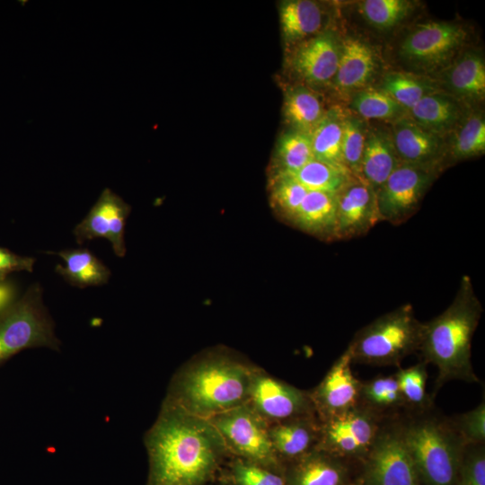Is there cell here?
<instances>
[{
	"mask_svg": "<svg viewBox=\"0 0 485 485\" xmlns=\"http://www.w3.org/2000/svg\"><path fill=\"white\" fill-rule=\"evenodd\" d=\"M147 485H201L225 444L208 419L167 401L146 436Z\"/></svg>",
	"mask_w": 485,
	"mask_h": 485,
	"instance_id": "obj_1",
	"label": "cell"
},
{
	"mask_svg": "<svg viewBox=\"0 0 485 485\" xmlns=\"http://www.w3.org/2000/svg\"><path fill=\"white\" fill-rule=\"evenodd\" d=\"M482 313L471 278L464 275L450 305L423 325L419 351L437 368L435 393L451 380L479 382L472 364V340Z\"/></svg>",
	"mask_w": 485,
	"mask_h": 485,
	"instance_id": "obj_2",
	"label": "cell"
},
{
	"mask_svg": "<svg viewBox=\"0 0 485 485\" xmlns=\"http://www.w3.org/2000/svg\"><path fill=\"white\" fill-rule=\"evenodd\" d=\"M252 376L247 367L237 362L204 360L177 378L168 401L208 419L242 405L249 398Z\"/></svg>",
	"mask_w": 485,
	"mask_h": 485,
	"instance_id": "obj_3",
	"label": "cell"
},
{
	"mask_svg": "<svg viewBox=\"0 0 485 485\" xmlns=\"http://www.w3.org/2000/svg\"><path fill=\"white\" fill-rule=\"evenodd\" d=\"M423 322L406 304L360 329L348 346L352 362L396 366L419 349Z\"/></svg>",
	"mask_w": 485,
	"mask_h": 485,
	"instance_id": "obj_4",
	"label": "cell"
},
{
	"mask_svg": "<svg viewBox=\"0 0 485 485\" xmlns=\"http://www.w3.org/2000/svg\"><path fill=\"white\" fill-rule=\"evenodd\" d=\"M399 429L419 478L427 485L455 483L464 445L449 423L426 419Z\"/></svg>",
	"mask_w": 485,
	"mask_h": 485,
	"instance_id": "obj_5",
	"label": "cell"
},
{
	"mask_svg": "<svg viewBox=\"0 0 485 485\" xmlns=\"http://www.w3.org/2000/svg\"><path fill=\"white\" fill-rule=\"evenodd\" d=\"M59 345L39 283L31 285L21 298L0 312V365L23 349L47 347L58 350Z\"/></svg>",
	"mask_w": 485,
	"mask_h": 485,
	"instance_id": "obj_6",
	"label": "cell"
},
{
	"mask_svg": "<svg viewBox=\"0 0 485 485\" xmlns=\"http://www.w3.org/2000/svg\"><path fill=\"white\" fill-rule=\"evenodd\" d=\"M440 170L400 163L376 192L380 221L406 222L416 211Z\"/></svg>",
	"mask_w": 485,
	"mask_h": 485,
	"instance_id": "obj_7",
	"label": "cell"
},
{
	"mask_svg": "<svg viewBox=\"0 0 485 485\" xmlns=\"http://www.w3.org/2000/svg\"><path fill=\"white\" fill-rule=\"evenodd\" d=\"M459 24L428 22L416 26L402 40L399 52L410 65L433 70L448 64L466 40Z\"/></svg>",
	"mask_w": 485,
	"mask_h": 485,
	"instance_id": "obj_8",
	"label": "cell"
},
{
	"mask_svg": "<svg viewBox=\"0 0 485 485\" xmlns=\"http://www.w3.org/2000/svg\"><path fill=\"white\" fill-rule=\"evenodd\" d=\"M324 420L319 449L336 457L367 455L380 431L376 413L361 404Z\"/></svg>",
	"mask_w": 485,
	"mask_h": 485,
	"instance_id": "obj_9",
	"label": "cell"
},
{
	"mask_svg": "<svg viewBox=\"0 0 485 485\" xmlns=\"http://www.w3.org/2000/svg\"><path fill=\"white\" fill-rule=\"evenodd\" d=\"M208 419L225 444L238 454L256 462L273 461L275 451L269 429L255 410L240 405Z\"/></svg>",
	"mask_w": 485,
	"mask_h": 485,
	"instance_id": "obj_10",
	"label": "cell"
},
{
	"mask_svg": "<svg viewBox=\"0 0 485 485\" xmlns=\"http://www.w3.org/2000/svg\"><path fill=\"white\" fill-rule=\"evenodd\" d=\"M367 457L368 485H419L399 428L380 430Z\"/></svg>",
	"mask_w": 485,
	"mask_h": 485,
	"instance_id": "obj_11",
	"label": "cell"
},
{
	"mask_svg": "<svg viewBox=\"0 0 485 485\" xmlns=\"http://www.w3.org/2000/svg\"><path fill=\"white\" fill-rule=\"evenodd\" d=\"M337 240L366 234L379 221L376 192L352 176L336 194Z\"/></svg>",
	"mask_w": 485,
	"mask_h": 485,
	"instance_id": "obj_12",
	"label": "cell"
},
{
	"mask_svg": "<svg viewBox=\"0 0 485 485\" xmlns=\"http://www.w3.org/2000/svg\"><path fill=\"white\" fill-rule=\"evenodd\" d=\"M130 207L119 195L106 188L86 216L73 233L79 244L95 238H107L118 257L126 254L124 230Z\"/></svg>",
	"mask_w": 485,
	"mask_h": 485,
	"instance_id": "obj_13",
	"label": "cell"
},
{
	"mask_svg": "<svg viewBox=\"0 0 485 485\" xmlns=\"http://www.w3.org/2000/svg\"><path fill=\"white\" fill-rule=\"evenodd\" d=\"M391 135L401 163L442 170L448 163L443 137L422 128L411 118L394 121Z\"/></svg>",
	"mask_w": 485,
	"mask_h": 485,
	"instance_id": "obj_14",
	"label": "cell"
},
{
	"mask_svg": "<svg viewBox=\"0 0 485 485\" xmlns=\"http://www.w3.org/2000/svg\"><path fill=\"white\" fill-rule=\"evenodd\" d=\"M340 57V45L331 31L297 44L289 57L292 71L311 85L322 86L333 81Z\"/></svg>",
	"mask_w": 485,
	"mask_h": 485,
	"instance_id": "obj_15",
	"label": "cell"
},
{
	"mask_svg": "<svg viewBox=\"0 0 485 485\" xmlns=\"http://www.w3.org/2000/svg\"><path fill=\"white\" fill-rule=\"evenodd\" d=\"M348 348L317 386L313 401L324 419L341 414L359 404L361 384L351 371Z\"/></svg>",
	"mask_w": 485,
	"mask_h": 485,
	"instance_id": "obj_16",
	"label": "cell"
},
{
	"mask_svg": "<svg viewBox=\"0 0 485 485\" xmlns=\"http://www.w3.org/2000/svg\"><path fill=\"white\" fill-rule=\"evenodd\" d=\"M249 398L262 417L285 421L303 417L310 401L300 390L265 375H253Z\"/></svg>",
	"mask_w": 485,
	"mask_h": 485,
	"instance_id": "obj_17",
	"label": "cell"
},
{
	"mask_svg": "<svg viewBox=\"0 0 485 485\" xmlns=\"http://www.w3.org/2000/svg\"><path fill=\"white\" fill-rule=\"evenodd\" d=\"M391 133L373 129L366 133L358 178L375 192L400 164Z\"/></svg>",
	"mask_w": 485,
	"mask_h": 485,
	"instance_id": "obj_18",
	"label": "cell"
},
{
	"mask_svg": "<svg viewBox=\"0 0 485 485\" xmlns=\"http://www.w3.org/2000/svg\"><path fill=\"white\" fill-rule=\"evenodd\" d=\"M292 226L324 242L337 241L336 194L308 190Z\"/></svg>",
	"mask_w": 485,
	"mask_h": 485,
	"instance_id": "obj_19",
	"label": "cell"
},
{
	"mask_svg": "<svg viewBox=\"0 0 485 485\" xmlns=\"http://www.w3.org/2000/svg\"><path fill=\"white\" fill-rule=\"evenodd\" d=\"M410 113L417 124L440 136L453 131L464 118V109L458 99L437 92L425 95Z\"/></svg>",
	"mask_w": 485,
	"mask_h": 485,
	"instance_id": "obj_20",
	"label": "cell"
},
{
	"mask_svg": "<svg viewBox=\"0 0 485 485\" xmlns=\"http://www.w3.org/2000/svg\"><path fill=\"white\" fill-rule=\"evenodd\" d=\"M375 67V57L369 46L348 38L340 45V62L332 82L344 93L359 89L371 79Z\"/></svg>",
	"mask_w": 485,
	"mask_h": 485,
	"instance_id": "obj_21",
	"label": "cell"
},
{
	"mask_svg": "<svg viewBox=\"0 0 485 485\" xmlns=\"http://www.w3.org/2000/svg\"><path fill=\"white\" fill-rule=\"evenodd\" d=\"M278 14L281 34L287 44H299L320 33L322 26V10L314 1H283Z\"/></svg>",
	"mask_w": 485,
	"mask_h": 485,
	"instance_id": "obj_22",
	"label": "cell"
},
{
	"mask_svg": "<svg viewBox=\"0 0 485 485\" xmlns=\"http://www.w3.org/2000/svg\"><path fill=\"white\" fill-rule=\"evenodd\" d=\"M445 82L456 99L477 101L485 93V63L481 53L467 51L450 65Z\"/></svg>",
	"mask_w": 485,
	"mask_h": 485,
	"instance_id": "obj_23",
	"label": "cell"
},
{
	"mask_svg": "<svg viewBox=\"0 0 485 485\" xmlns=\"http://www.w3.org/2000/svg\"><path fill=\"white\" fill-rule=\"evenodd\" d=\"M47 253L56 254L64 260L66 267L57 265L56 272L72 286L81 288L101 286L110 278V269L86 248Z\"/></svg>",
	"mask_w": 485,
	"mask_h": 485,
	"instance_id": "obj_24",
	"label": "cell"
},
{
	"mask_svg": "<svg viewBox=\"0 0 485 485\" xmlns=\"http://www.w3.org/2000/svg\"><path fill=\"white\" fill-rule=\"evenodd\" d=\"M345 116L339 107L331 108L309 136L314 159L347 170L341 152Z\"/></svg>",
	"mask_w": 485,
	"mask_h": 485,
	"instance_id": "obj_25",
	"label": "cell"
},
{
	"mask_svg": "<svg viewBox=\"0 0 485 485\" xmlns=\"http://www.w3.org/2000/svg\"><path fill=\"white\" fill-rule=\"evenodd\" d=\"M326 110L319 95L304 85L286 90L283 115L292 130L310 135Z\"/></svg>",
	"mask_w": 485,
	"mask_h": 485,
	"instance_id": "obj_26",
	"label": "cell"
},
{
	"mask_svg": "<svg viewBox=\"0 0 485 485\" xmlns=\"http://www.w3.org/2000/svg\"><path fill=\"white\" fill-rule=\"evenodd\" d=\"M345 470L336 456L317 449L305 454L292 472V485H342Z\"/></svg>",
	"mask_w": 485,
	"mask_h": 485,
	"instance_id": "obj_27",
	"label": "cell"
},
{
	"mask_svg": "<svg viewBox=\"0 0 485 485\" xmlns=\"http://www.w3.org/2000/svg\"><path fill=\"white\" fill-rule=\"evenodd\" d=\"M315 432L312 422L303 417L282 421L269 429L274 451L289 457L305 454L314 442Z\"/></svg>",
	"mask_w": 485,
	"mask_h": 485,
	"instance_id": "obj_28",
	"label": "cell"
},
{
	"mask_svg": "<svg viewBox=\"0 0 485 485\" xmlns=\"http://www.w3.org/2000/svg\"><path fill=\"white\" fill-rule=\"evenodd\" d=\"M312 159L313 155L310 136L290 130L283 134L278 141L271 162L270 175L292 174Z\"/></svg>",
	"mask_w": 485,
	"mask_h": 485,
	"instance_id": "obj_29",
	"label": "cell"
},
{
	"mask_svg": "<svg viewBox=\"0 0 485 485\" xmlns=\"http://www.w3.org/2000/svg\"><path fill=\"white\" fill-rule=\"evenodd\" d=\"M485 150V119L473 113L454 128L452 141L447 145L448 162L465 160L483 154Z\"/></svg>",
	"mask_w": 485,
	"mask_h": 485,
	"instance_id": "obj_30",
	"label": "cell"
},
{
	"mask_svg": "<svg viewBox=\"0 0 485 485\" xmlns=\"http://www.w3.org/2000/svg\"><path fill=\"white\" fill-rule=\"evenodd\" d=\"M270 206L280 220L292 225L296 212L308 190L290 174L269 176Z\"/></svg>",
	"mask_w": 485,
	"mask_h": 485,
	"instance_id": "obj_31",
	"label": "cell"
},
{
	"mask_svg": "<svg viewBox=\"0 0 485 485\" xmlns=\"http://www.w3.org/2000/svg\"><path fill=\"white\" fill-rule=\"evenodd\" d=\"M292 175L307 190L337 194L353 176L347 170L312 159Z\"/></svg>",
	"mask_w": 485,
	"mask_h": 485,
	"instance_id": "obj_32",
	"label": "cell"
},
{
	"mask_svg": "<svg viewBox=\"0 0 485 485\" xmlns=\"http://www.w3.org/2000/svg\"><path fill=\"white\" fill-rule=\"evenodd\" d=\"M381 90L406 110H410L425 95L436 92L428 82L400 72L386 74Z\"/></svg>",
	"mask_w": 485,
	"mask_h": 485,
	"instance_id": "obj_33",
	"label": "cell"
},
{
	"mask_svg": "<svg viewBox=\"0 0 485 485\" xmlns=\"http://www.w3.org/2000/svg\"><path fill=\"white\" fill-rule=\"evenodd\" d=\"M351 106L358 115L369 119H394L396 121L404 117V110H406L381 89L357 92L353 97Z\"/></svg>",
	"mask_w": 485,
	"mask_h": 485,
	"instance_id": "obj_34",
	"label": "cell"
},
{
	"mask_svg": "<svg viewBox=\"0 0 485 485\" xmlns=\"http://www.w3.org/2000/svg\"><path fill=\"white\" fill-rule=\"evenodd\" d=\"M360 401L364 406L375 411L395 409L405 401L399 390L397 380L392 376H379L361 384Z\"/></svg>",
	"mask_w": 485,
	"mask_h": 485,
	"instance_id": "obj_35",
	"label": "cell"
},
{
	"mask_svg": "<svg viewBox=\"0 0 485 485\" xmlns=\"http://www.w3.org/2000/svg\"><path fill=\"white\" fill-rule=\"evenodd\" d=\"M366 130L361 119L345 116L342 137V160L346 169L358 178Z\"/></svg>",
	"mask_w": 485,
	"mask_h": 485,
	"instance_id": "obj_36",
	"label": "cell"
},
{
	"mask_svg": "<svg viewBox=\"0 0 485 485\" xmlns=\"http://www.w3.org/2000/svg\"><path fill=\"white\" fill-rule=\"evenodd\" d=\"M411 3L405 0H366L361 11L366 21L379 29H389L409 13Z\"/></svg>",
	"mask_w": 485,
	"mask_h": 485,
	"instance_id": "obj_37",
	"label": "cell"
},
{
	"mask_svg": "<svg viewBox=\"0 0 485 485\" xmlns=\"http://www.w3.org/2000/svg\"><path fill=\"white\" fill-rule=\"evenodd\" d=\"M405 403L424 408L428 401L426 383L428 378L425 361L408 368H401L394 375Z\"/></svg>",
	"mask_w": 485,
	"mask_h": 485,
	"instance_id": "obj_38",
	"label": "cell"
},
{
	"mask_svg": "<svg viewBox=\"0 0 485 485\" xmlns=\"http://www.w3.org/2000/svg\"><path fill=\"white\" fill-rule=\"evenodd\" d=\"M464 446L480 445L485 439V403L456 417L449 424Z\"/></svg>",
	"mask_w": 485,
	"mask_h": 485,
	"instance_id": "obj_39",
	"label": "cell"
},
{
	"mask_svg": "<svg viewBox=\"0 0 485 485\" xmlns=\"http://www.w3.org/2000/svg\"><path fill=\"white\" fill-rule=\"evenodd\" d=\"M460 485H485V456L481 447L472 448L462 456Z\"/></svg>",
	"mask_w": 485,
	"mask_h": 485,
	"instance_id": "obj_40",
	"label": "cell"
},
{
	"mask_svg": "<svg viewBox=\"0 0 485 485\" xmlns=\"http://www.w3.org/2000/svg\"><path fill=\"white\" fill-rule=\"evenodd\" d=\"M234 475L239 485H285L278 475L251 464H236Z\"/></svg>",
	"mask_w": 485,
	"mask_h": 485,
	"instance_id": "obj_41",
	"label": "cell"
},
{
	"mask_svg": "<svg viewBox=\"0 0 485 485\" xmlns=\"http://www.w3.org/2000/svg\"><path fill=\"white\" fill-rule=\"evenodd\" d=\"M35 260L32 257L21 256L0 247V283L5 282L7 276L13 272H32Z\"/></svg>",
	"mask_w": 485,
	"mask_h": 485,
	"instance_id": "obj_42",
	"label": "cell"
},
{
	"mask_svg": "<svg viewBox=\"0 0 485 485\" xmlns=\"http://www.w3.org/2000/svg\"><path fill=\"white\" fill-rule=\"evenodd\" d=\"M13 289L5 282L0 283V312L12 303Z\"/></svg>",
	"mask_w": 485,
	"mask_h": 485,
	"instance_id": "obj_43",
	"label": "cell"
}]
</instances>
